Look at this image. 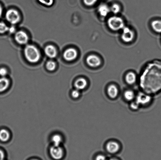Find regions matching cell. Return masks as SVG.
Segmentation results:
<instances>
[{
    "label": "cell",
    "mask_w": 161,
    "mask_h": 160,
    "mask_svg": "<svg viewBox=\"0 0 161 160\" xmlns=\"http://www.w3.org/2000/svg\"><path fill=\"white\" fill-rule=\"evenodd\" d=\"M86 62L90 66L97 67L100 65L101 61L98 56L95 55H91L86 58Z\"/></svg>",
    "instance_id": "cell-9"
},
{
    "label": "cell",
    "mask_w": 161,
    "mask_h": 160,
    "mask_svg": "<svg viewBox=\"0 0 161 160\" xmlns=\"http://www.w3.org/2000/svg\"><path fill=\"white\" fill-rule=\"evenodd\" d=\"M25 55L27 60L32 63L38 62L41 58L40 52L34 45H27L24 51Z\"/></svg>",
    "instance_id": "cell-1"
},
{
    "label": "cell",
    "mask_w": 161,
    "mask_h": 160,
    "mask_svg": "<svg viewBox=\"0 0 161 160\" xmlns=\"http://www.w3.org/2000/svg\"><path fill=\"white\" fill-rule=\"evenodd\" d=\"M3 13V8L0 5V18L1 17Z\"/></svg>",
    "instance_id": "cell-32"
},
{
    "label": "cell",
    "mask_w": 161,
    "mask_h": 160,
    "mask_svg": "<svg viewBox=\"0 0 161 160\" xmlns=\"http://www.w3.org/2000/svg\"><path fill=\"white\" fill-rule=\"evenodd\" d=\"M56 67V64L53 61H49L47 62L46 67L47 70L50 71H53L55 70Z\"/></svg>",
    "instance_id": "cell-21"
},
{
    "label": "cell",
    "mask_w": 161,
    "mask_h": 160,
    "mask_svg": "<svg viewBox=\"0 0 161 160\" xmlns=\"http://www.w3.org/2000/svg\"><path fill=\"white\" fill-rule=\"evenodd\" d=\"M83 1L86 5L91 6L95 4L97 0H83Z\"/></svg>",
    "instance_id": "cell-27"
},
{
    "label": "cell",
    "mask_w": 161,
    "mask_h": 160,
    "mask_svg": "<svg viewBox=\"0 0 161 160\" xmlns=\"http://www.w3.org/2000/svg\"><path fill=\"white\" fill-rule=\"evenodd\" d=\"M153 29L156 32L161 33V21L159 20H156L153 21L152 23Z\"/></svg>",
    "instance_id": "cell-19"
},
{
    "label": "cell",
    "mask_w": 161,
    "mask_h": 160,
    "mask_svg": "<svg viewBox=\"0 0 161 160\" xmlns=\"http://www.w3.org/2000/svg\"><path fill=\"white\" fill-rule=\"evenodd\" d=\"M10 138V134L5 129H2L0 131V140L3 142H6L9 140Z\"/></svg>",
    "instance_id": "cell-17"
},
{
    "label": "cell",
    "mask_w": 161,
    "mask_h": 160,
    "mask_svg": "<svg viewBox=\"0 0 161 160\" xmlns=\"http://www.w3.org/2000/svg\"><path fill=\"white\" fill-rule=\"evenodd\" d=\"M8 31L11 34H14L15 32V28L14 26H11V27L9 28Z\"/></svg>",
    "instance_id": "cell-30"
},
{
    "label": "cell",
    "mask_w": 161,
    "mask_h": 160,
    "mask_svg": "<svg viewBox=\"0 0 161 160\" xmlns=\"http://www.w3.org/2000/svg\"><path fill=\"white\" fill-rule=\"evenodd\" d=\"M111 12L114 14H117L120 12V8L119 5L116 4H114L112 6L111 8L110 9Z\"/></svg>",
    "instance_id": "cell-23"
},
{
    "label": "cell",
    "mask_w": 161,
    "mask_h": 160,
    "mask_svg": "<svg viewBox=\"0 0 161 160\" xmlns=\"http://www.w3.org/2000/svg\"><path fill=\"white\" fill-rule=\"evenodd\" d=\"M9 28L3 22H0V34H3L8 31Z\"/></svg>",
    "instance_id": "cell-22"
},
{
    "label": "cell",
    "mask_w": 161,
    "mask_h": 160,
    "mask_svg": "<svg viewBox=\"0 0 161 160\" xmlns=\"http://www.w3.org/2000/svg\"><path fill=\"white\" fill-rule=\"evenodd\" d=\"M140 105L137 102V101H134L130 105V107L134 110H137L140 107Z\"/></svg>",
    "instance_id": "cell-26"
},
{
    "label": "cell",
    "mask_w": 161,
    "mask_h": 160,
    "mask_svg": "<svg viewBox=\"0 0 161 160\" xmlns=\"http://www.w3.org/2000/svg\"><path fill=\"white\" fill-rule=\"evenodd\" d=\"M39 2L47 6H51L53 4V0H38Z\"/></svg>",
    "instance_id": "cell-24"
},
{
    "label": "cell",
    "mask_w": 161,
    "mask_h": 160,
    "mask_svg": "<svg viewBox=\"0 0 161 160\" xmlns=\"http://www.w3.org/2000/svg\"><path fill=\"white\" fill-rule=\"evenodd\" d=\"M50 153L52 157L55 160H60L64 156V151L59 146H53L50 148Z\"/></svg>",
    "instance_id": "cell-4"
},
{
    "label": "cell",
    "mask_w": 161,
    "mask_h": 160,
    "mask_svg": "<svg viewBox=\"0 0 161 160\" xmlns=\"http://www.w3.org/2000/svg\"><path fill=\"white\" fill-rule=\"evenodd\" d=\"M9 85L8 79L5 77L0 78V92H3L8 88Z\"/></svg>",
    "instance_id": "cell-15"
},
{
    "label": "cell",
    "mask_w": 161,
    "mask_h": 160,
    "mask_svg": "<svg viewBox=\"0 0 161 160\" xmlns=\"http://www.w3.org/2000/svg\"><path fill=\"white\" fill-rule=\"evenodd\" d=\"M151 98L147 95L143 94H140L137 98L136 101L140 105L147 104L151 101Z\"/></svg>",
    "instance_id": "cell-12"
},
{
    "label": "cell",
    "mask_w": 161,
    "mask_h": 160,
    "mask_svg": "<svg viewBox=\"0 0 161 160\" xmlns=\"http://www.w3.org/2000/svg\"><path fill=\"white\" fill-rule=\"evenodd\" d=\"M15 38L17 43L21 45L25 44L28 40L27 34L24 31H19L16 34Z\"/></svg>",
    "instance_id": "cell-6"
},
{
    "label": "cell",
    "mask_w": 161,
    "mask_h": 160,
    "mask_svg": "<svg viewBox=\"0 0 161 160\" xmlns=\"http://www.w3.org/2000/svg\"><path fill=\"white\" fill-rule=\"evenodd\" d=\"M80 95V90H78V89H75V90L72 91V96L74 98H77L79 97Z\"/></svg>",
    "instance_id": "cell-25"
},
{
    "label": "cell",
    "mask_w": 161,
    "mask_h": 160,
    "mask_svg": "<svg viewBox=\"0 0 161 160\" xmlns=\"http://www.w3.org/2000/svg\"><path fill=\"white\" fill-rule=\"evenodd\" d=\"M110 9L106 4H101L98 8V12L102 17H106L109 13Z\"/></svg>",
    "instance_id": "cell-14"
},
{
    "label": "cell",
    "mask_w": 161,
    "mask_h": 160,
    "mask_svg": "<svg viewBox=\"0 0 161 160\" xmlns=\"http://www.w3.org/2000/svg\"><path fill=\"white\" fill-rule=\"evenodd\" d=\"M78 53L76 50L73 48H69L64 52V57L65 60L71 61L76 59Z\"/></svg>",
    "instance_id": "cell-8"
},
{
    "label": "cell",
    "mask_w": 161,
    "mask_h": 160,
    "mask_svg": "<svg viewBox=\"0 0 161 160\" xmlns=\"http://www.w3.org/2000/svg\"><path fill=\"white\" fill-rule=\"evenodd\" d=\"M124 98L127 101H132L135 97V92L131 90H126L124 94Z\"/></svg>",
    "instance_id": "cell-18"
},
{
    "label": "cell",
    "mask_w": 161,
    "mask_h": 160,
    "mask_svg": "<svg viewBox=\"0 0 161 160\" xmlns=\"http://www.w3.org/2000/svg\"><path fill=\"white\" fill-rule=\"evenodd\" d=\"M4 153L2 150H0V160H4Z\"/></svg>",
    "instance_id": "cell-31"
},
{
    "label": "cell",
    "mask_w": 161,
    "mask_h": 160,
    "mask_svg": "<svg viewBox=\"0 0 161 160\" xmlns=\"http://www.w3.org/2000/svg\"><path fill=\"white\" fill-rule=\"evenodd\" d=\"M109 160H117L116 159H110Z\"/></svg>",
    "instance_id": "cell-33"
},
{
    "label": "cell",
    "mask_w": 161,
    "mask_h": 160,
    "mask_svg": "<svg viewBox=\"0 0 161 160\" xmlns=\"http://www.w3.org/2000/svg\"><path fill=\"white\" fill-rule=\"evenodd\" d=\"M106 148L109 153H115L119 151L120 149V146L116 141H110L107 143Z\"/></svg>",
    "instance_id": "cell-5"
},
{
    "label": "cell",
    "mask_w": 161,
    "mask_h": 160,
    "mask_svg": "<svg viewBox=\"0 0 161 160\" xmlns=\"http://www.w3.org/2000/svg\"><path fill=\"white\" fill-rule=\"evenodd\" d=\"M8 72L6 69L2 68L0 69V76L4 77L7 75Z\"/></svg>",
    "instance_id": "cell-28"
},
{
    "label": "cell",
    "mask_w": 161,
    "mask_h": 160,
    "mask_svg": "<svg viewBox=\"0 0 161 160\" xmlns=\"http://www.w3.org/2000/svg\"><path fill=\"white\" fill-rule=\"evenodd\" d=\"M96 160H106V158L104 155H99L96 157Z\"/></svg>",
    "instance_id": "cell-29"
},
{
    "label": "cell",
    "mask_w": 161,
    "mask_h": 160,
    "mask_svg": "<svg viewBox=\"0 0 161 160\" xmlns=\"http://www.w3.org/2000/svg\"><path fill=\"white\" fill-rule=\"evenodd\" d=\"M52 142L54 146H59L62 142V139L61 136L59 135L56 134L53 136L52 138Z\"/></svg>",
    "instance_id": "cell-20"
},
{
    "label": "cell",
    "mask_w": 161,
    "mask_h": 160,
    "mask_svg": "<svg viewBox=\"0 0 161 160\" xmlns=\"http://www.w3.org/2000/svg\"><path fill=\"white\" fill-rule=\"evenodd\" d=\"M6 18L7 21L12 24H16L20 20L18 12L14 9H9L6 12Z\"/></svg>",
    "instance_id": "cell-3"
},
{
    "label": "cell",
    "mask_w": 161,
    "mask_h": 160,
    "mask_svg": "<svg viewBox=\"0 0 161 160\" xmlns=\"http://www.w3.org/2000/svg\"><path fill=\"white\" fill-rule=\"evenodd\" d=\"M88 85L86 80L84 78H80L77 80L75 83V87L76 89L79 90H84Z\"/></svg>",
    "instance_id": "cell-13"
},
{
    "label": "cell",
    "mask_w": 161,
    "mask_h": 160,
    "mask_svg": "<svg viewBox=\"0 0 161 160\" xmlns=\"http://www.w3.org/2000/svg\"></svg>",
    "instance_id": "cell-34"
},
{
    "label": "cell",
    "mask_w": 161,
    "mask_h": 160,
    "mask_svg": "<svg viewBox=\"0 0 161 160\" xmlns=\"http://www.w3.org/2000/svg\"><path fill=\"white\" fill-rule=\"evenodd\" d=\"M45 54L50 58H54L57 54V51L56 48L53 45H48L45 48Z\"/></svg>",
    "instance_id": "cell-11"
},
{
    "label": "cell",
    "mask_w": 161,
    "mask_h": 160,
    "mask_svg": "<svg viewBox=\"0 0 161 160\" xmlns=\"http://www.w3.org/2000/svg\"><path fill=\"white\" fill-rule=\"evenodd\" d=\"M108 24L109 27L113 31L119 30L124 27V21L122 18L118 17H110L108 20Z\"/></svg>",
    "instance_id": "cell-2"
},
{
    "label": "cell",
    "mask_w": 161,
    "mask_h": 160,
    "mask_svg": "<svg viewBox=\"0 0 161 160\" xmlns=\"http://www.w3.org/2000/svg\"><path fill=\"white\" fill-rule=\"evenodd\" d=\"M123 32L121 36V38L125 42H131L134 38V34L133 31L128 27L123 28Z\"/></svg>",
    "instance_id": "cell-7"
},
{
    "label": "cell",
    "mask_w": 161,
    "mask_h": 160,
    "mask_svg": "<svg viewBox=\"0 0 161 160\" xmlns=\"http://www.w3.org/2000/svg\"><path fill=\"white\" fill-rule=\"evenodd\" d=\"M126 82L129 85H132L136 81V75L132 72H129L126 75L125 77Z\"/></svg>",
    "instance_id": "cell-16"
},
{
    "label": "cell",
    "mask_w": 161,
    "mask_h": 160,
    "mask_svg": "<svg viewBox=\"0 0 161 160\" xmlns=\"http://www.w3.org/2000/svg\"><path fill=\"white\" fill-rule=\"evenodd\" d=\"M107 94L112 99H115L118 96L119 90L117 87L114 84L110 85L107 89Z\"/></svg>",
    "instance_id": "cell-10"
}]
</instances>
